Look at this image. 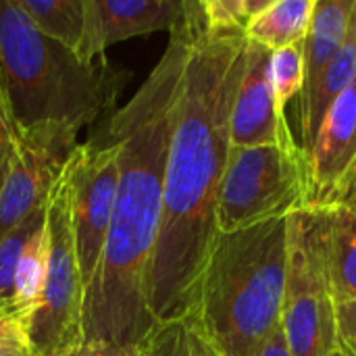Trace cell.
Here are the masks:
<instances>
[{
  "instance_id": "cell-1",
  "label": "cell",
  "mask_w": 356,
  "mask_h": 356,
  "mask_svg": "<svg viewBox=\"0 0 356 356\" xmlns=\"http://www.w3.org/2000/svg\"><path fill=\"white\" fill-rule=\"evenodd\" d=\"M244 29H211L194 0L190 52L169 140L163 217L150 271L154 323L188 317L217 240V198L229 156V119L246 67Z\"/></svg>"
},
{
  "instance_id": "cell-2",
  "label": "cell",
  "mask_w": 356,
  "mask_h": 356,
  "mask_svg": "<svg viewBox=\"0 0 356 356\" xmlns=\"http://www.w3.org/2000/svg\"><path fill=\"white\" fill-rule=\"evenodd\" d=\"M194 0L134 98L106 119L119 140V188L92 286L83 300V340L138 346L152 330L150 271L163 217L169 140L190 52Z\"/></svg>"
},
{
  "instance_id": "cell-3",
  "label": "cell",
  "mask_w": 356,
  "mask_h": 356,
  "mask_svg": "<svg viewBox=\"0 0 356 356\" xmlns=\"http://www.w3.org/2000/svg\"><path fill=\"white\" fill-rule=\"evenodd\" d=\"M0 67L19 136L48 134L69 146H77L81 127L115 108L131 77L42 35L19 0H0Z\"/></svg>"
},
{
  "instance_id": "cell-4",
  "label": "cell",
  "mask_w": 356,
  "mask_h": 356,
  "mask_svg": "<svg viewBox=\"0 0 356 356\" xmlns=\"http://www.w3.org/2000/svg\"><path fill=\"white\" fill-rule=\"evenodd\" d=\"M288 217L217 236L186 317L217 356H259L282 327Z\"/></svg>"
},
{
  "instance_id": "cell-5",
  "label": "cell",
  "mask_w": 356,
  "mask_h": 356,
  "mask_svg": "<svg viewBox=\"0 0 356 356\" xmlns=\"http://www.w3.org/2000/svg\"><path fill=\"white\" fill-rule=\"evenodd\" d=\"M282 332L290 356H327L336 346V300L327 271L323 207L307 204L288 217Z\"/></svg>"
},
{
  "instance_id": "cell-6",
  "label": "cell",
  "mask_w": 356,
  "mask_h": 356,
  "mask_svg": "<svg viewBox=\"0 0 356 356\" xmlns=\"http://www.w3.org/2000/svg\"><path fill=\"white\" fill-rule=\"evenodd\" d=\"M309 204L307 154L296 144L229 148L217 198V234H232Z\"/></svg>"
},
{
  "instance_id": "cell-7",
  "label": "cell",
  "mask_w": 356,
  "mask_h": 356,
  "mask_svg": "<svg viewBox=\"0 0 356 356\" xmlns=\"http://www.w3.org/2000/svg\"><path fill=\"white\" fill-rule=\"evenodd\" d=\"M46 277L38 313L27 327V346L31 356H65L83 342L86 286L79 271L63 173L46 202Z\"/></svg>"
},
{
  "instance_id": "cell-8",
  "label": "cell",
  "mask_w": 356,
  "mask_h": 356,
  "mask_svg": "<svg viewBox=\"0 0 356 356\" xmlns=\"http://www.w3.org/2000/svg\"><path fill=\"white\" fill-rule=\"evenodd\" d=\"M63 177L79 271L88 292L104 250L119 188V140L108 121L90 140L77 142L63 167Z\"/></svg>"
},
{
  "instance_id": "cell-9",
  "label": "cell",
  "mask_w": 356,
  "mask_h": 356,
  "mask_svg": "<svg viewBox=\"0 0 356 356\" xmlns=\"http://www.w3.org/2000/svg\"><path fill=\"white\" fill-rule=\"evenodd\" d=\"M309 204L344 202L356 177V79L330 106L307 152Z\"/></svg>"
},
{
  "instance_id": "cell-10",
  "label": "cell",
  "mask_w": 356,
  "mask_h": 356,
  "mask_svg": "<svg viewBox=\"0 0 356 356\" xmlns=\"http://www.w3.org/2000/svg\"><path fill=\"white\" fill-rule=\"evenodd\" d=\"M71 152L44 136L17 138L10 169L0 190V240L46 204Z\"/></svg>"
},
{
  "instance_id": "cell-11",
  "label": "cell",
  "mask_w": 356,
  "mask_h": 356,
  "mask_svg": "<svg viewBox=\"0 0 356 356\" xmlns=\"http://www.w3.org/2000/svg\"><path fill=\"white\" fill-rule=\"evenodd\" d=\"M188 8V0H86V29L77 56L86 63L106 58L108 46L148 35L173 31Z\"/></svg>"
},
{
  "instance_id": "cell-12",
  "label": "cell",
  "mask_w": 356,
  "mask_h": 356,
  "mask_svg": "<svg viewBox=\"0 0 356 356\" xmlns=\"http://www.w3.org/2000/svg\"><path fill=\"white\" fill-rule=\"evenodd\" d=\"M269 54L271 50L248 40L246 67L229 119L232 146L250 148L267 144H296L286 121L275 111L269 83Z\"/></svg>"
},
{
  "instance_id": "cell-13",
  "label": "cell",
  "mask_w": 356,
  "mask_h": 356,
  "mask_svg": "<svg viewBox=\"0 0 356 356\" xmlns=\"http://www.w3.org/2000/svg\"><path fill=\"white\" fill-rule=\"evenodd\" d=\"M356 0H317L305 40V100L317 90L330 63L338 54Z\"/></svg>"
},
{
  "instance_id": "cell-14",
  "label": "cell",
  "mask_w": 356,
  "mask_h": 356,
  "mask_svg": "<svg viewBox=\"0 0 356 356\" xmlns=\"http://www.w3.org/2000/svg\"><path fill=\"white\" fill-rule=\"evenodd\" d=\"M325 209V252L336 302L356 298V209L348 202Z\"/></svg>"
},
{
  "instance_id": "cell-15",
  "label": "cell",
  "mask_w": 356,
  "mask_h": 356,
  "mask_svg": "<svg viewBox=\"0 0 356 356\" xmlns=\"http://www.w3.org/2000/svg\"><path fill=\"white\" fill-rule=\"evenodd\" d=\"M356 79V2L350 15V23L346 29V38L330 63L325 75L321 77L317 90L305 100V111H302V150L305 154L313 146L319 127L330 111V106L336 102V98Z\"/></svg>"
},
{
  "instance_id": "cell-16",
  "label": "cell",
  "mask_w": 356,
  "mask_h": 356,
  "mask_svg": "<svg viewBox=\"0 0 356 356\" xmlns=\"http://www.w3.org/2000/svg\"><path fill=\"white\" fill-rule=\"evenodd\" d=\"M315 2L317 0H271L246 23L244 33L250 42L271 52L300 44L307 40Z\"/></svg>"
},
{
  "instance_id": "cell-17",
  "label": "cell",
  "mask_w": 356,
  "mask_h": 356,
  "mask_svg": "<svg viewBox=\"0 0 356 356\" xmlns=\"http://www.w3.org/2000/svg\"><path fill=\"white\" fill-rule=\"evenodd\" d=\"M31 25L77 54L86 29V0H19Z\"/></svg>"
},
{
  "instance_id": "cell-18",
  "label": "cell",
  "mask_w": 356,
  "mask_h": 356,
  "mask_svg": "<svg viewBox=\"0 0 356 356\" xmlns=\"http://www.w3.org/2000/svg\"><path fill=\"white\" fill-rule=\"evenodd\" d=\"M46 259H48V232L44 223V227L38 229L33 238L27 242L15 275L10 317L25 330V334L40 307L44 277H46Z\"/></svg>"
},
{
  "instance_id": "cell-19",
  "label": "cell",
  "mask_w": 356,
  "mask_h": 356,
  "mask_svg": "<svg viewBox=\"0 0 356 356\" xmlns=\"http://www.w3.org/2000/svg\"><path fill=\"white\" fill-rule=\"evenodd\" d=\"M138 356H217L202 334L184 317L154 323L138 344Z\"/></svg>"
},
{
  "instance_id": "cell-20",
  "label": "cell",
  "mask_w": 356,
  "mask_h": 356,
  "mask_svg": "<svg viewBox=\"0 0 356 356\" xmlns=\"http://www.w3.org/2000/svg\"><path fill=\"white\" fill-rule=\"evenodd\" d=\"M44 223H46V204L42 209H38L33 215H29L21 225H17L13 232H8L0 240V315L10 317L13 294H15V275H17L19 261L25 252L27 242L33 238V234L38 229L44 227Z\"/></svg>"
},
{
  "instance_id": "cell-21",
  "label": "cell",
  "mask_w": 356,
  "mask_h": 356,
  "mask_svg": "<svg viewBox=\"0 0 356 356\" xmlns=\"http://www.w3.org/2000/svg\"><path fill=\"white\" fill-rule=\"evenodd\" d=\"M269 83L275 111L286 121L284 113L288 102L305 88V42L269 54Z\"/></svg>"
},
{
  "instance_id": "cell-22",
  "label": "cell",
  "mask_w": 356,
  "mask_h": 356,
  "mask_svg": "<svg viewBox=\"0 0 356 356\" xmlns=\"http://www.w3.org/2000/svg\"><path fill=\"white\" fill-rule=\"evenodd\" d=\"M271 0H200L204 21L211 29H244Z\"/></svg>"
},
{
  "instance_id": "cell-23",
  "label": "cell",
  "mask_w": 356,
  "mask_h": 356,
  "mask_svg": "<svg viewBox=\"0 0 356 356\" xmlns=\"http://www.w3.org/2000/svg\"><path fill=\"white\" fill-rule=\"evenodd\" d=\"M336 327L338 340L356 353V298L336 302Z\"/></svg>"
},
{
  "instance_id": "cell-24",
  "label": "cell",
  "mask_w": 356,
  "mask_h": 356,
  "mask_svg": "<svg viewBox=\"0 0 356 356\" xmlns=\"http://www.w3.org/2000/svg\"><path fill=\"white\" fill-rule=\"evenodd\" d=\"M65 356H138V346H117V344H108V342L83 340Z\"/></svg>"
},
{
  "instance_id": "cell-25",
  "label": "cell",
  "mask_w": 356,
  "mask_h": 356,
  "mask_svg": "<svg viewBox=\"0 0 356 356\" xmlns=\"http://www.w3.org/2000/svg\"><path fill=\"white\" fill-rule=\"evenodd\" d=\"M15 346H27V334L17 321H13L6 315H0V348H15Z\"/></svg>"
},
{
  "instance_id": "cell-26",
  "label": "cell",
  "mask_w": 356,
  "mask_h": 356,
  "mask_svg": "<svg viewBox=\"0 0 356 356\" xmlns=\"http://www.w3.org/2000/svg\"><path fill=\"white\" fill-rule=\"evenodd\" d=\"M15 144H17V140L0 125V190L4 186V179H6L8 169H10V161H13V154H15Z\"/></svg>"
},
{
  "instance_id": "cell-27",
  "label": "cell",
  "mask_w": 356,
  "mask_h": 356,
  "mask_svg": "<svg viewBox=\"0 0 356 356\" xmlns=\"http://www.w3.org/2000/svg\"><path fill=\"white\" fill-rule=\"evenodd\" d=\"M0 125L17 140L19 138V131H17V125H15V119H13V111H10V104H8V96H6V86H4V77H2V67H0Z\"/></svg>"
},
{
  "instance_id": "cell-28",
  "label": "cell",
  "mask_w": 356,
  "mask_h": 356,
  "mask_svg": "<svg viewBox=\"0 0 356 356\" xmlns=\"http://www.w3.org/2000/svg\"><path fill=\"white\" fill-rule=\"evenodd\" d=\"M259 356H290L288 353V346H286V340H284V332L282 327L275 332V336L265 344V348L261 350Z\"/></svg>"
},
{
  "instance_id": "cell-29",
  "label": "cell",
  "mask_w": 356,
  "mask_h": 356,
  "mask_svg": "<svg viewBox=\"0 0 356 356\" xmlns=\"http://www.w3.org/2000/svg\"><path fill=\"white\" fill-rule=\"evenodd\" d=\"M0 356H31L27 346H15V348H0Z\"/></svg>"
},
{
  "instance_id": "cell-30",
  "label": "cell",
  "mask_w": 356,
  "mask_h": 356,
  "mask_svg": "<svg viewBox=\"0 0 356 356\" xmlns=\"http://www.w3.org/2000/svg\"><path fill=\"white\" fill-rule=\"evenodd\" d=\"M327 356H350L346 353V348H344V344L340 342V340H336V346L332 348V353Z\"/></svg>"
},
{
  "instance_id": "cell-31",
  "label": "cell",
  "mask_w": 356,
  "mask_h": 356,
  "mask_svg": "<svg viewBox=\"0 0 356 356\" xmlns=\"http://www.w3.org/2000/svg\"><path fill=\"white\" fill-rule=\"evenodd\" d=\"M344 202L353 204V207L356 209V177H355V184H353V188H350V192H348V196L344 198Z\"/></svg>"
},
{
  "instance_id": "cell-32",
  "label": "cell",
  "mask_w": 356,
  "mask_h": 356,
  "mask_svg": "<svg viewBox=\"0 0 356 356\" xmlns=\"http://www.w3.org/2000/svg\"><path fill=\"white\" fill-rule=\"evenodd\" d=\"M344 348H346V353H348V355H350V356H356L355 350H350V348H348V346H344Z\"/></svg>"
}]
</instances>
